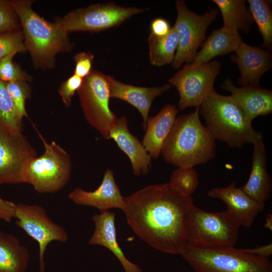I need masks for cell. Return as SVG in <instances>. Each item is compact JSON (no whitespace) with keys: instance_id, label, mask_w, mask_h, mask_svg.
<instances>
[{"instance_id":"obj_1","label":"cell","mask_w":272,"mask_h":272,"mask_svg":"<svg viewBox=\"0 0 272 272\" xmlns=\"http://www.w3.org/2000/svg\"><path fill=\"white\" fill-rule=\"evenodd\" d=\"M194 205L168 182L147 186L124 197L122 210L133 232L160 251L180 254L186 244L187 214Z\"/></svg>"},{"instance_id":"obj_2","label":"cell","mask_w":272,"mask_h":272,"mask_svg":"<svg viewBox=\"0 0 272 272\" xmlns=\"http://www.w3.org/2000/svg\"><path fill=\"white\" fill-rule=\"evenodd\" d=\"M199 106L176 116L161 152L164 160L177 167H194L216 156V140L199 117Z\"/></svg>"},{"instance_id":"obj_3","label":"cell","mask_w":272,"mask_h":272,"mask_svg":"<svg viewBox=\"0 0 272 272\" xmlns=\"http://www.w3.org/2000/svg\"><path fill=\"white\" fill-rule=\"evenodd\" d=\"M205 125L215 140L231 148H241L247 144L263 141V134L255 130L232 97L213 90L199 106Z\"/></svg>"},{"instance_id":"obj_4","label":"cell","mask_w":272,"mask_h":272,"mask_svg":"<svg viewBox=\"0 0 272 272\" xmlns=\"http://www.w3.org/2000/svg\"><path fill=\"white\" fill-rule=\"evenodd\" d=\"M10 3L22 26L24 43L35 66H54L57 53L72 49L68 34L56 21L48 22L37 14L32 8V1L13 0Z\"/></svg>"},{"instance_id":"obj_5","label":"cell","mask_w":272,"mask_h":272,"mask_svg":"<svg viewBox=\"0 0 272 272\" xmlns=\"http://www.w3.org/2000/svg\"><path fill=\"white\" fill-rule=\"evenodd\" d=\"M180 255L195 272H272L268 258L251 249H208L186 244Z\"/></svg>"},{"instance_id":"obj_6","label":"cell","mask_w":272,"mask_h":272,"mask_svg":"<svg viewBox=\"0 0 272 272\" xmlns=\"http://www.w3.org/2000/svg\"><path fill=\"white\" fill-rule=\"evenodd\" d=\"M240 227L227 211L209 212L193 205L186 216V244L208 249L234 247Z\"/></svg>"},{"instance_id":"obj_7","label":"cell","mask_w":272,"mask_h":272,"mask_svg":"<svg viewBox=\"0 0 272 272\" xmlns=\"http://www.w3.org/2000/svg\"><path fill=\"white\" fill-rule=\"evenodd\" d=\"M35 128L43 144L44 152L30 161L25 173V183L31 185L38 193H54L62 189L70 180L71 157L55 141L48 143Z\"/></svg>"},{"instance_id":"obj_8","label":"cell","mask_w":272,"mask_h":272,"mask_svg":"<svg viewBox=\"0 0 272 272\" xmlns=\"http://www.w3.org/2000/svg\"><path fill=\"white\" fill-rule=\"evenodd\" d=\"M80 105L86 120L105 139L118 118L110 109V89L107 75L92 70L77 91Z\"/></svg>"},{"instance_id":"obj_9","label":"cell","mask_w":272,"mask_h":272,"mask_svg":"<svg viewBox=\"0 0 272 272\" xmlns=\"http://www.w3.org/2000/svg\"><path fill=\"white\" fill-rule=\"evenodd\" d=\"M177 18L174 25L178 37V44L171 63L175 69L184 62L191 63L203 43L210 25L216 19L218 10L213 8L203 15L197 14L187 7L183 1L175 2Z\"/></svg>"},{"instance_id":"obj_10","label":"cell","mask_w":272,"mask_h":272,"mask_svg":"<svg viewBox=\"0 0 272 272\" xmlns=\"http://www.w3.org/2000/svg\"><path fill=\"white\" fill-rule=\"evenodd\" d=\"M145 10L120 6L111 2L98 4L72 11L56 22L67 34L78 31L98 32L117 27Z\"/></svg>"},{"instance_id":"obj_11","label":"cell","mask_w":272,"mask_h":272,"mask_svg":"<svg viewBox=\"0 0 272 272\" xmlns=\"http://www.w3.org/2000/svg\"><path fill=\"white\" fill-rule=\"evenodd\" d=\"M221 68V63L217 60L197 64L187 63L171 77L168 82L179 93V110L199 106L215 90L214 82Z\"/></svg>"},{"instance_id":"obj_12","label":"cell","mask_w":272,"mask_h":272,"mask_svg":"<svg viewBox=\"0 0 272 272\" xmlns=\"http://www.w3.org/2000/svg\"><path fill=\"white\" fill-rule=\"evenodd\" d=\"M14 218L17 226L35 240L39 246L40 271L45 272L44 254L52 241L65 243L69 235L65 229L52 221L45 209L37 204L15 205Z\"/></svg>"},{"instance_id":"obj_13","label":"cell","mask_w":272,"mask_h":272,"mask_svg":"<svg viewBox=\"0 0 272 272\" xmlns=\"http://www.w3.org/2000/svg\"><path fill=\"white\" fill-rule=\"evenodd\" d=\"M36 152L22 132L0 128V185L25 183L30 161Z\"/></svg>"},{"instance_id":"obj_14","label":"cell","mask_w":272,"mask_h":272,"mask_svg":"<svg viewBox=\"0 0 272 272\" xmlns=\"http://www.w3.org/2000/svg\"><path fill=\"white\" fill-rule=\"evenodd\" d=\"M68 198L76 205L93 207L100 212L112 209L122 210L124 207V197L116 183L113 171L109 168L105 172L102 182L96 190L88 191L77 187L70 192Z\"/></svg>"},{"instance_id":"obj_15","label":"cell","mask_w":272,"mask_h":272,"mask_svg":"<svg viewBox=\"0 0 272 272\" xmlns=\"http://www.w3.org/2000/svg\"><path fill=\"white\" fill-rule=\"evenodd\" d=\"M208 195L223 201L227 207V212L233 216L240 226L250 227L257 216L264 208L232 182L226 187H214L208 191Z\"/></svg>"},{"instance_id":"obj_16","label":"cell","mask_w":272,"mask_h":272,"mask_svg":"<svg viewBox=\"0 0 272 272\" xmlns=\"http://www.w3.org/2000/svg\"><path fill=\"white\" fill-rule=\"evenodd\" d=\"M231 60L240 71L238 83L242 86H259L261 77L271 67V55L260 47L248 45L242 41Z\"/></svg>"},{"instance_id":"obj_17","label":"cell","mask_w":272,"mask_h":272,"mask_svg":"<svg viewBox=\"0 0 272 272\" xmlns=\"http://www.w3.org/2000/svg\"><path fill=\"white\" fill-rule=\"evenodd\" d=\"M231 96L250 121L259 116H267L272 112V91L259 86L236 87L230 79H226L221 86Z\"/></svg>"},{"instance_id":"obj_18","label":"cell","mask_w":272,"mask_h":272,"mask_svg":"<svg viewBox=\"0 0 272 272\" xmlns=\"http://www.w3.org/2000/svg\"><path fill=\"white\" fill-rule=\"evenodd\" d=\"M107 78L110 97L125 101L137 108L143 117L145 130L154 99L169 90L171 87L169 84L153 87H138L122 83L111 76L107 75Z\"/></svg>"},{"instance_id":"obj_19","label":"cell","mask_w":272,"mask_h":272,"mask_svg":"<svg viewBox=\"0 0 272 272\" xmlns=\"http://www.w3.org/2000/svg\"><path fill=\"white\" fill-rule=\"evenodd\" d=\"M109 139H112L128 157L134 175L139 176L149 172L152 158L142 143L129 131L125 116L118 118L110 131Z\"/></svg>"},{"instance_id":"obj_20","label":"cell","mask_w":272,"mask_h":272,"mask_svg":"<svg viewBox=\"0 0 272 272\" xmlns=\"http://www.w3.org/2000/svg\"><path fill=\"white\" fill-rule=\"evenodd\" d=\"M94 231L89 240L90 245H100L109 250L118 259L125 272H142L138 265L129 260L118 243L115 213L110 211L94 214Z\"/></svg>"},{"instance_id":"obj_21","label":"cell","mask_w":272,"mask_h":272,"mask_svg":"<svg viewBox=\"0 0 272 272\" xmlns=\"http://www.w3.org/2000/svg\"><path fill=\"white\" fill-rule=\"evenodd\" d=\"M253 145L251 172L247 181L240 188L254 200L264 204L272 191L271 179L266 170V148L263 141Z\"/></svg>"},{"instance_id":"obj_22","label":"cell","mask_w":272,"mask_h":272,"mask_svg":"<svg viewBox=\"0 0 272 272\" xmlns=\"http://www.w3.org/2000/svg\"><path fill=\"white\" fill-rule=\"evenodd\" d=\"M178 113V109L175 105L167 104L156 115L148 118L142 143L151 158L157 159L160 155L163 143Z\"/></svg>"},{"instance_id":"obj_23","label":"cell","mask_w":272,"mask_h":272,"mask_svg":"<svg viewBox=\"0 0 272 272\" xmlns=\"http://www.w3.org/2000/svg\"><path fill=\"white\" fill-rule=\"evenodd\" d=\"M242 41L239 33L236 31L225 27L215 29L202 43L191 63H207L217 56L235 51Z\"/></svg>"},{"instance_id":"obj_24","label":"cell","mask_w":272,"mask_h":272,"mask_svg":"<svg viewBox=\"0 0 272 272\" xmlns=\"http://www.w3.org/2000/svg\"><path fill=\"white\" fill-rule=\"evenodd\" d=\"M29 258L17 237L0 230V272H25Z\"/></svg>"},{"instance_id":"obj_25","label":"cell","mask_w":272,"mask_h":272,"mask_svg":"<svg viewBox=\"0 0 272 272\" xmlns=\"http://www.w3.org/2000/svg\"><path fill=\"white\" fill-rule=\"evenodd\" d=\"M221 11L223 27L247 33L250 30L253 20L243 0H214Z\"/></svg>"},{"instance_id":"obj_26","label":"cell","mask_w":272,"mask_h":272,"mask_svg":"<svg viewBox=\"0 0 272 272\" xmlns=\"http://www.w3.org/2000/svg\"><path fill=\"white\" fill-rule=\"evenodd\" d=\"M149 59L156 66L172 63L178 44V37L174 26L169 32L163 36L150 34L148 38Z\"/></svg>"},{"instance_id":"obj_27","label":"cell","mask_w":272,"mask_h":272,"mask_svg":"<svg viewBox=\"0 0 272 272\" xmlns=\"http://www.w3.org/2000/svg\"><path fill=\"white\" fill-rule=\"evenodd\" d=\"M249 11L263 38L262 47L270 49L272 46V12L267 0H248Z\"/></svg>"},{"instance_id":"obj_28","label":"cell","mask_w":272,"mask_h":272,"mask_svg":"<svg viewBox=\"0 0 272 272\" xmlns=\"http://www.w3.org/2000/svg\"><path fill=\"white\" fill-rule=\"evenodd\" d=\"M23 118L10 97L6 83L0 80V128L14 133L22 132Z\"/></svg>"},{"instance_id":"obj_29","label":"cell","mask_w":272,"mask_h":272,"mask_svg":"<svg viewBox=\"0 0 272 272\" xmlns=\"http://www.w3.org/2000/svg\"><path fill=\"white\" fill-rule=\"evenodd\" d=\"M168 183L181 194L191 196L199 184L198 173L194 167H177Z\"/></svg>"},{"instance_id":"obj_30","label":"cell","mask_w":272,"mask_h":272,"mask_svg":"<svg viewBox=\"0 0 272 272\" xmlns=\"http://www.w3.org/2000/svg\"><path fill=\"white\" fill-rule=\"evenodd\" d=\"M17 53L12 52L0 60V80L5 83L18 81H30L31 76L14 62L13 58Z\"/></svg>"},{"instance_id":"obj_31","label":"cell","mask_w":272,"mask_h":272,"mask_svg":"<svg viewBox=\"0 0 272 272\" xmlns=\"http://www.w3.org/2000/svg\"><path fill=\"white\" fill-rule=\"evenodd\" d=\"M6 85L20 115L22 118L28 117L26 109V101L31 95L30 86L24 81L6 83Z\"/></svg>"},{"instance_id":"obj_32","label":"cell","mask_w":272,"mask_h":272,"mask_svg":"<svg viewBox=\"0 0 272 272\" xmlns=\"http://www.w3.org/2000/svg\"><path fill=\"white\" fill-rule=\"evenodd\" d=\"M26 51L23 31L19 30L0 33V60L12 52Z\"/></svg>"},{"instance_id":"obj_33","label":"cell","mask_w":272,"mask_h":272,"mask_svg":"<svg viewBox=\"0 0 272 272\" xmlns=\"http://www.w3.org/2000/svg\"><path fill=\"white\" fill-rule=\"evenodd\" d=\"M21 24L10 1L0 0V33L19 30Z\"/></svg>"},{"instance_id":"obj_34","label":"cell","mask_w":272,"mask_h":272,"mask_svg":"<svg viewBox=\"0 0 272 272\" xmlns=\"http://www.w3.org/2000/svg\"><path fill=\"white\" fill-rule=\"evenodd\" d=\"M83 80L73 74L60 86L58 92L65 107L71 105L72 97L81 87Z\"/></svg>"},{"instance_id":"obj_35","label":"cell","mask_w":272,"mask_h":272,"mask_svg":"<svg viewBox=\"0 0 272 272\" xmlns=\"http://www.w3.org/2000/svg\"><path fill=\"white\" fill-rule=\"evenodd\" d=\"M94 55L90 52H81L74 56L75 68L74 75L84 79L92 71Z\"/></svg>"},{"instance_id":"obj_36","label":"cell","mask_w":272,"mask_h":272,"mask_svg":"<svg viewBox=\"0 0 272 272\" xmlns=\"http://www.w3.org/2000/svg\"><path fill=\"white\" fill-rule=\"evenodd\" d=\"M171 28L168 21L163 18L154 19L150 25L151 34L157 36H163L167 35Z\"/></svg>"},{"instance_id":"obj_37","label":"cell","mask_w":272,"mask_h":272,"mask_svg":"<svg viewBox=\"0 0 272 272\" xmlns=\"http://www.w3.org/2000/svg\"><path fill=\"white\" fill-rule=\"evenodd\" d=\"M15 203L0 197V219L10 222L14 218Z\"/></svg>"},{"instance_id":"obj_38","label":"cell","mask_w":272,"mask_h":272,"mask_svg":"<svg viewBox=\"0 0 272 272\" xmlns=\"http://www.w3.org/2000/svg\"><path fill=\"white\" fill-rule=\"evenodd\" d=\"M251 250L257 255L268 258L272 254L271 244L257 247Z\"/></svg>"},{"instance_id":"obj_39","label":"cell","mask_w":272,"mask_h":272,"mask_svg":"<svg viewBox=\"0 0 272 272\" xmlns=\"http://www.w3.org/2000/svg\"><path fill=\"white\" fill-rule=\"evenodd\" d=\"M194 272H195V271H194Z\"/></svg>"}]
</instances>
